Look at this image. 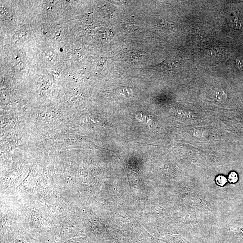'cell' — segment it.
<instances>
[{
    "label": "cell",
    "instance_id": "obj_1",
    "mask_svg": "<svg viewBox=\"0 0 243 243\" xmlns=\"http://www.w3.org/2000/svg\"><path fill=\"white\" fill-rule=\"evenodd\" d=\"M136 118L140 122L151 127L153 123L152 117L150 115L144 112H140L136 116Z\"/></svg>",
    "mask_w": 243,
    "mask_h": 243
},
{
    "label": "cell",
    "instance_id": "obj_2",
    "mask_svg": "<svg viewBox=\"0 0 243 243\" xmlns=\"http://www.w3.org/2000/svg\"><path fill=\"white\" fill-rule=\"evenodd\" d=\"M160 68L165 71H173L177 68V63L173 61L164 62L159 65Z\"/></svg>",
    "mask_w": 243,
    "mask_h": 243
},
{
    "label": "cell",
    "instance_id": "obj_3",
    "mask_svg": "<svg viewBox=\"0 0 243 243\" xmlns=\"http://www.w3.org/2000/svg\"><path fill=\"white\" fill-rule=\"evenodd\" d=\"M27 33L24 32H18L14 34L11 38L12 43L17 44L27 37Z\"/></svg>",
    "mask_w": 243,
    "mask_h": 243
},
{
    "label": "cell",
    "instance_id": "obj_4",
    "mask_svg": "<svg viewBox=\"0 0 243 243\" xmlns=\"http://www.w3.org/2000/svg\"><path fill=\"white\" fill-rule=\"evenodd\" d=\"M1 14L3 20L8 21L10 19H11V15L9 12V10L5 7L1 6Z\"/></svg>",
    "mask_w": 243,
    "mask_h": 243
},
{
    "label": "cell",
    "instance_id": "obj_5",
    "mask_svg": "<svg viewBox=\"0 0 243 243\" xmlns=\"http://www.w3.org/2000/svg\"><path fill=\"white\" fill-rule=\"evenodd\" d=\"M118 93L121 95V96L124 98H129L132 95L131 91L130 89L126 87H122L120 89H118Z\"/></svg>",
    "mask_w": 243,
    "mask_h": 243
},
{
    "label": "cell",
    "instance_id": "obj_6",
    "mask_svg": "<svg viewBox=\"0 0 243 243\" xmlns=\"http://www.w3.org/2000/svg\"><path fill=\"white\" fill-rule=\"evenodd\" d=\"M11 64L15 68L17 69H20L21 67H22V62L21 58L17 55L12 60Z\"/></svg>",
    "mask_w": 243,
    "mask_h": 243
},
{
    "label": "cell",
    "instance_id": "obj_7",
    "mask_svg": "<svg viewBox=\"0 0 243 243\" xmlns=\"http://www.w3.org/2000/svg\"><path fill=\"white\" fill-rule=\"evenodd\" d=\"M216 184L220 186H223L227 182V180L225 177L222 176H219L216 179Z\"/></svg>",
    "mask_w": 243,
    "mask_h": 243
},
{
    "label": "cell",
    "instance_id": "obj_8",
    "mask_svg": "<svg viewBox=\"0 0 243 243\" xmlns=\"http://www.w3.org/2000/svg\"><path fill=\"white\" fill-rule=\"evenodd\" d=\"M238 176L235 172H232L230 173L228 177V180L231 183H235L238 181Z\"/></svg>",
    "mask_w": 243,
    "mask_h": 243
},
{
    "label": "cell",
    "instance_id": "obj_9",
    "mask_svg": "<svg viewBox=\"0 0 243 243\" xmlns=\"http://www.w3.org/2000/svg\"><path fill=\"white\" fill-rule=\"evenodd\" d=\"M61 36H62V31L60 30V29L56 30L53 33V38L55 39V40H58L60 41V38L61 39Z\"/></svg>",
    "mask_w": 243,
    "mask_h": 243
},
{
    "label": "cell",
    "instance_id": "obj_10",
    "mask_svg": "<svg viewBox=\"0 0 243 243\" xmlns=\"http://www.w3.org/2000/svg\"><path fill=\"white\" fill-rule=\"evenodd\" d=\"M216 98L219 100H222L225 99L226 97L225 93L223 91H217L216 94Z\"/></svg>",
    "mask_w": 243,
    "mask_h": 243
},
{
    "label": "cell",
    "instance_id": "obj_11",
    "mask_svg": "<svg viewBox=\"0 0 243 243\" xmlns=\"http://www.w3.org/2000/svg\"><path fill=\"white\" fill-rule=\"evenodd\" d=\"M236 64L238 67L242 71H243V59H237L236 61Z\"/></svg>",
    "mask_w": 243,
    "mask_h": 243
},
{
    "label": "cell",
    "instance_id": "obj_12",
    "mask_svg": "<svg viewBox=\"0 0 243 243\" xmlns=\"http://www.w3.org/2000/svg\"><path fill=\"white\" fill-rule=\"evenodd\" d=\"M45 56H46V58L49 59L50 61H52L53 60V54L52 53V52H46V54H45Z\"/></svg>",
    "mask_w": 243,
    "mask_h": 243
}]
</instances>
